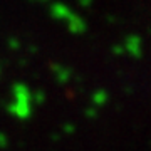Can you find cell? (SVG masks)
<instances>
[{"label": "cell", "instance_id": "6da1fadb", "mask_svg": "<svg viewBox=\"0 0 151 151\" xmlns=\"http://www.w3.org/2000/svg\"><path fill=\"white\" fill-rule=\"evenodd\" d=\"M52 14H54L59 20L64 22L65 27L69 29L72 34L86 32V29H87L86 20H84L82 17L77 15L74 10H70L67 5H64V4H55V5L52 7Z\"/></svg>", "mask_w": 151, "mask_h": 151}]
</instances>
